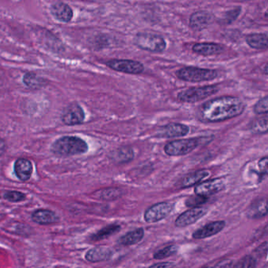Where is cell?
Returning <instances> with one entry per match:
<instances>
[{
  "label": "cell",
  "instance_id": "cell-1",
  "mask_svg": "<svg viewBox=\"0 0 268 268\" xmlns=\"http://www.w3.org/2000/svg\"><path fill=\"white\" fill-rule=\"evenodd\" d=\"M245 109V103L239 98L223 96L204 103L198 117L201 122L219 123L239 116Z\"/></svg>",
  "mask_w": 268,
  "mask_h": 268
},
{
  "label": "cell",
  "instance_id": "cell-2",
  "mask_svg": "<svg viewBox=\"0 0 268 268\" xmlns=\"http://www.w3.org/2000/svg\"><path fill=\"white\" fill-rule=\"evenodd\" d=\"M51 150L59 156L69 157L84 155L88 150V146L84 140L76 136H64L54 141Z\"/></svg>",
  "mask_w": 268,
  "mask_h": 268
},
{
  "label": "cell",
  "instance_id": "cell-3",
  "mask_svg": "<svg viewBox=\"0 0 268 268\" xmlns=\"http://www.w3.org/2000/svg\"><path fill=\"white\" fill-rule=\"evenodd\" d=\"M211 137H198L194 139H178L167 143L164 150L168 156H184L195 150L198 146L208 143L212 140Z\"/></svg>",
  "mask_w": 268,
  "mask_h": 268
},
{
  "label": "cell",
  "instance_id": "cell-4",
  "mask_svg": "<svg viewBox=\"0 0 268 268\" xmlns=\"http://www.w3.org/2000/svg\"><path fill=\"white\" fill-rule=\"evenodd\" d=\"M177 78L186 82H202L216 79L218 72L212 69L197 67H185L176 72Z\"/></svg>",
  "mask_w": 268,
  "mask_h": 268
},
{
  "label": "cell",
  "instance_id": "cell-5",
  "mask_svg": "<svg viewBox=\"0 0 268 268\" xmlns=\"http://www.w3.org/2000/svg\"><path fill=\"white\" fill-rule=\"evenodd\" d=\"M134 43L139 48L149 52H162L167 46L163 37L152 33L137 34L135 37Z\"/></svg>",
  "mask_w": 268,
  "mask_h": 268
},
{
  "label": "cell",
  "instance_id": "cell-6",
  "mask_svg": "<svg viewBox=\"0 0 268 268\" xmlns=\"http://www.w3.org/2000/svg\"><path fill=\"white\" fill-rule=\"evenodd\" d=\"M219 88L216 85L204 86V87H192L186 89L178 94V99L180 102L187 103H195L204 100L216 94Z\"/></svg>",
  "mask_w": 268,
  "mask_h": 268
},
{
  "label": "cell",
  "instance_id": "cell-7",
  "mask_svg": "<svg viewBox=\"0 0 268 268\" xmlns=\"http://www.w3.org/2000/svg\"><path fill=\"white\" fill-rule=\"evenodd\" d=\"M174 205L173 203L160 202L149 207L145 212L144 219L149 223H157L165 219L173 211Z\"/></svg>",
  "mask_w": 268,
  "mask_h": 268
},
{
  "label": "cell",
  "instance_id": "cell-8",
  "mask_svg": "<svg viewBox=\"0 0 268 268\" xmlns=\"http://www.w3.org/2000/svg\"><path fill=\"white\" fill-rule=\"evenodd\" d=\"M106 66L118 72L136 75L142 73L144 71V66L137 61L113 59L106 62Z\"/></svg>",
  "mask_w": 268,
  "mask_h": 268
},
{
  "label": "cell",
  "instance_id": "cell-9",
  "mask_svg": "<svg viewBox=\"0 0 268 268\" xmlns=\"http://www.w3.org/2000/svg\"><path fill=\"white\" fill-rule=\"evenodd\" d=\"M207 212L208 209L204 207H194L178 216L175 224L177 227H186L196 223L198 220L202 218L203 216L206 214Z\"/></svg>",
  "mask_w": 268,
  "mask_h": 268
},
{
  "label": "cell",
  "instance_id": "cell-10",
  "mask_svg": "<svg viewBox=\"0 0 268 268\" xmlns=\"http://www.w3.org/2000/svg\"><path fill=\"white\" fill-rule=\"evenodd\" d=\"M225 188V181L223 179L216 178L213 180L199 183L195 188V195L209 197L216 195Z\"/></svg>",
  "mask_w": 268,
  "mask_h": 268
},
{
  "label": "cell",
  "instance_id": "cell-11",
  "mask_svg": "<svg viewBox=\"0 0 268 268\" xmlns=\"http://www.w3.org/2000/svg\"><path fill=\"white\" fill-rule=\"evenodd\" d=\"M85 115L81 106L78 103L69 105L62 113V121L68 126L78 125L84 121Z\"/></svg>",
  "mask_w": 268,
  "mask_h": 268
},
{
  "label": "cell",
  "instance_id": "cell-12",
  "mask_svg": "<svg viewBox=\"0 0 268 268\" xmlns=\"http://www.w3.org/2000/svg\"><path fill=\"white\" fill-rule=\"evenodd\" d=\"M189 133V127L183 124L171 123L160 127L157 136L161 138H177L185 136Z\"/></svg>",
  "mask_w": 268,
  "mask_h": 268
},
{
  "label": "cell",
  "instance_id": "cell-13",
  "mask_svg": "<svg viewBox=\"0 0 268 268\" xmlns=\"http://www.w3.org/2000/svg\"><path fill=\"white\" fill-rule=\"evenodd\" d=\"M214 16L209 12H195L189 17V25L194 30L201 31L208 27L214 22Z\"/></svg>",
  "mask_w": 268,
  "mask_h": 268
},
{
  "label": "cell",
  "instance_id": "cell-14",
  "mask_svg": "<svg viewBox=\"0 0 268 268\" xmlns=\"http://www.w3.org/2000/svg\"><path fill=\"white\" fill-rule=\"evenodd\" d=\"M225 225H226V223L223 220L212 222V223H208L205 226L197 229L196 232H194L192 237L195 239L209 238V237L220 233L222 229L225 227Z\"/></svg>",
  "mask_w": 268,
  "mask_h": 268
},
{
  "label": "cell",
  "instance_id": "cell-15",
  "mask_svg": "<svg viewBox=\"0 0 268 268\" xmlns=\"http://www.w3.org/2000/svg\"><path fill=\"white\" fill-rule=\"evenodd\" d=\"M209 175V171L205 169L198 170V171L189 173V174L186 175L182 179H180L176 186L180 188L190 187V186H195V185L201 183L203 180L208 177Z\"/></svg>",
  "mask_w": 268,
  "mask_h": 268
},
{
  "label": "cell",
  "instance_id": "cell-16",
  "mask_svg": "<svg viewBox=\"0 0 268 268\" xmlns=\"http://www.w3.org/2000/svg\"><path fill=\"white\" fill-rule=\"evenodd\" d=\"M112 256V250L107 247L98 246L91 248L86 253L85 258L91 263L107 261Z\"/></svg>",
  "mask_w": 268,
  "mask_h": 268
},
{
  "label": "cell",
  "instance_id": "cell-17",
  "mask_svg": "<svg viewBox=\"0 0 268 268\" xmlns=\"http://www.w3.org/2000/svg\"><path fill=\"white\" fill-rule=\"evenodd\" d=\"M33 167L29 160L19 158L14 163V173L21 181H28L32 176Z\"/></svg>",
  "mask_w": 268,
  "mask_h": 268
},
{
  "label": "cell",
  "instance_id": "cell-18",
  "mask_svg": "<svg viewBox=\"0 0 268 268\" xmlns=\"http://www.w3.org/2000/svg\"><path fill=\"white\" fill-rule=\"evenodd\" d=\"M32 221L41 225L54 224L59 221V217L54 212L49 209H37L32 214Z\"/></svg>",
  "mask_w": 268,
  "mask_h": 268
},
{
  "label": "cell",
  "instance_id": "cell-19",
  "mask_svg": "<svg viewBox=\"0 0 268 268\" xmlns=\"http://www.w3.org/2000/svg\"><path fill=\"white\" fill-rule=\"evenodd\" d=\"M50 11L57 20L62 22H70L73 16L70 7L62 2H57L53 4L50 8Z\"/></svg>",
  "mask_w": 268,
  "mask_h": 268
},
{
  "label": "cell",
  "instance_id": "cell-20",
  "mask_svg": "<svg viewBox=\"0 0 268 268\" xmlns=\"http://www.w3.org/2000/svg\"><path fill=\"white\" fill-rule=\"evenodd\" d=\"M194 52L203 56L216 55L223 52L224 48L220 44L214 43H201L193 46Z\"/></svg>",
  "mask_w": 268,
  "mask_h": 268
},
{
  "label": "cell",
  "instance_id": "cell-21",
  "mask_svg": "<svg viewBox=\"0 0 268 268\" xmlns=\"http://www.w3.org/2000/svg\"><path fill=\"white\" fill-rule=\"evenodd\" d=\"M247 216L251 219H260L267 214V204L266 198L255 201L247 210Z\"/></svg>",
  "mask_w": 268,
  "mask_h": 268
},
{
  "label": "cell",
  "instance_id": "cell-22",
  "mask_svg": "<svg viewBox=\"0 0 268 268\" xmlns=\"http://www.w3.org/2000/svg\"><path fill=\"white\" fill-rule=\"evenodd\" d=\"M143 237H144V229L143 228H138L121 236L118 242L121 245H126V246L136 245L143 240Z\"/></svg>",
  "mask_w": 268,
  "mask_h": 268
},
{
  "label": "cell",
  "instance_id": "cell-23",
  "mask_svg": "<svg viewBox=\"0 0 268 268\" xmlns=\"http://www.w3.org/2000/svg\"><path fill=\"white\" fill-rule=\"evenodd\" d=\"M246 43L252 48L266 50L268 47L267 35L266 33L251 34L246 37Z\"/></svg>",
  "mask_w": 268,
  "mask_h": 268
},
{
  "label": "cell",
  "instance_id": "cell-24",
  "mask_svg": "<svg viewBox=\"0 0 268 268\" xmlns=\"http://www.w3.org/2000/svg\"><path fill=\"white\" fill-rule=\"evenodd\" d=\"M121 226L118 224H111L105 226L103 229L94 234L91 236V239L94 241H101V240L106 239L112 235H115L120 232L121 229Z\"/></svg>",
  "mask_w": 268,
  "mask_h": 268
},
{
  "label": "cell",
  "instance_id": "cell-25",
  "mask_svg": "<svg viewBox=\"0 0 268 268\" xmlns=\"http://www.w3.org/2000/svg\"><path fill=\"white\" fill-rule=\"evenodd\" d=\"M124 194V191L121 188L110 187L102 189L99 192V198L105 201H113L121 198Z\"/></svg>",
  "mask_w": 268,
  "mask_h": 268
},
{
  "label": "cell",
  "instance_id": "cell-26",
  "mask_svg": "<svg viewBox=\"0 0 268 268\" xmlns=\"http://www.w3.org/2000/svg\"><path fill=\"white\" fill-rule=\"evenodd\" d=\"M250 129L254 134H264L267 131V116L264 114V116L258 119L255 120L251 124Z\"/></svg>",
  "mask_w": 268,
  "mask_h": 268
},
{
  "label": "cell",
  "instance_id": "cell-27",
  "mask_svg": "<svg viewBox=\"0 0 268 268\" xmlns=\"http://www.w3.org/2000/svg\"><path fill=\"white\" fill-rule=\"evenodd\" d=\"M23 81L25 85L30 88H39L44 85V80L38 78L35 74L32 73V72L25 74Z\"/></svg>",
  "mask_w": 268,
  "mask_h": 268
},
{
  "label": "cell",
  "instance_id": "cell-28",
  "mask_svg": "<svg viewBox=\"0 0 268 268\" xmlns=\"http://www.w3.org/2000/svg\"><path fill=\"white\" fill-rule=\"evenodd\" d=\"M115 157H116L117 161L118 162H128L134 158V152L131 148L123 147L117 150Z\"/></svg>",
  "mask_w": 268,
  "mask_h": 268
},
{
  "label": "cell",
  "instance_id": "cell-29",
  "mask_svg": "<svg viewBox=\"0 0 268 268\" xmlns=\"http://www.w3.org/2000/svg\"><path fill=\"white\" fill-rule=\"evenodd\" d=\"M178 250H179V247L177 245H168V246L156 252L154 255V258L155 260H162V259L167 258V257H171L173 255L176 254Z\"/></svg>",
  "mask_w": 268,
  "mask_h": 268
},
{
  "label": "cell",
  "instance_id": "cell-30",
  "mask_svg": "<svg viewBox=\"0 0 268 268\" xmlns=\"http://www.w3.org/2000/svg\"><path fill=\"white\" fill-rule=\"evenodd\" d=\"M208 197L201 196V195H196L195 196L189 197L186 201V205L189 208L194 207H199L204 205L208 201Z\"/></svg>",
  "mask_w": 268,
  "mask_h": 268
},
{
  "label": "cell",
  "instance_id": "cell-31",
  "mask_svg": "<svg viewBox=\"0 0 268 268\" xmlns=\"http://www.w3.org/2000/svg\"><path fill=\"white\" fill-rule=\"evenodd\" d=\"M4 198L10 202H20L25 201L26 195L19 191H7L4 193Z\"/></svg>",
  "mask_w": 268,
  "mask_h": 268
},
{
  "label": "cell",
  "instance_id": "cell-32",
  "mask_svg": "<svg viewBox=\"0 0 268 268\" xmlns=\"http://www.w3.org/2000/svg\"><path fill=\"white\" fill-rule=\"evenodd\" d=\"M268 111V98L267 96L262 98L257 102L254 106V112L259 115L267 113Z\"/></svg>",
  "mask_w": 268,
  "mask_h": 268
},
{
  "label": "cell",
  "instance_id": "cell-33",
  "mask_svg": "<svg viewBox=\"0 0 268 268\" xmlns=\"http://www.w3.org/2000/svg\"><path fill=\"white\" fill-rule=\"evenodd\" d=\"M235 267H255L257 266V260L251 256H246L240 260L236 264L234 265Z\"/></svg>",
  "mask_w": 268,
  "mask_h": 268
},
{
  "label": "cell",
  "instance_id": "cell-34",
  "mask_svg": "<svg viewBox=\"0 0 268 268\" xmlns=\"http://www.w3.org/2000/svg\"><path fill=\"white\" fill-rule=\"evenodd\" d=\"M241 7H237V8L234 9V10L226 12L224 19H223L224 23L231 24L235 22L238 18V16L240 15V14H241Z\"/></svg>",
  "mask_w": 268,
  "mask_h": 268
},
{
  "label": "cell",
  "instance_id": "cell-35",
  "mask_svg": "<svg viewBox=\"0 0 268 268\" xmlns=\"http://www.w3.org/2000/svg\"><path fill=\"white\" fill-rule=\"evenodd\" d=\"M267 157H264L260 160L258 163L259 168H260V173H262V176H266L267 174Z\"/></svg>",
  "mask_w": 268,
  "mask_h": 268
},
{
  "label": "cell",
  "instance_id": "cell-36",
  "mask_svg": "<svg viewBox=\"0 0 268 268\" xmlns=\"http://www.w3.org/2000/svg\"><path fill=\"white\" fill-rule=\"evenodd\" d=\"M266 252H267V242L265 241L264 243L258 247L257 250H255V253L258 254L260 257L261 256H266Z\"/></svg>",
  "mask_w": 268,
  "mask_h": 268
},
{
  "label": "cell",
  "instance_id": "cell-37",
  "mask_svg": "<svg viewBox=\"0 0 268 268\" xmlns=\"http://www.w3.org/2000/svg\"><path fill=\"white\" fill-rule=\"evenodd\" d=\"M175 264L171 262H164V263H155V264L152 265L151 267H173Z\"/></svg>",
  "mask_w": 268,
  "mask_h": 268
},
{
  "label": "cell",
  "instance_id": "cell-38",
  "mask_svg": "<svg viewBox=\"0 0 268 268\" xmlns=\"http://www.w3.org/2000/svg\"><path fill=\"white\" fill-rule=\"evenodd\" d=\"M233 266V261H232V260H224V261L220 262V263L215 265V266H222V267H227V266Z\"/></svg>",
  "mask_w": 268,
  "mask_h": 268
},
{
  "label": "cell",
  "instance_id": "cell-39",
  "mask_svg": "<svg viewBox=\"0 0 268 268\" xmlns=\"http://www.w3.org/2000/svg\"><path fill=\"white\" fill-rule=\"evenodd\" d=\"M6 149H7V146H6L5 142L0 138V157L3 156L5 154Z\"/></svg>",
  "mask_w": 268,
  "mask_h": 268
},
{
  "label": "cell",
  "instance_id": "cell-40",
  "mask_svg": "<svg viewBox=\"0 0 268 268\" xmlns=\"http://www.w3.org/2000/svg\"><path fill=\"white\" fill-rule=\"evenodd\" d=\"M244 1H248V0H244Z\"/></svg>",
  "mask_w": 268,
  "mask_h": 268
}]
</instances>
